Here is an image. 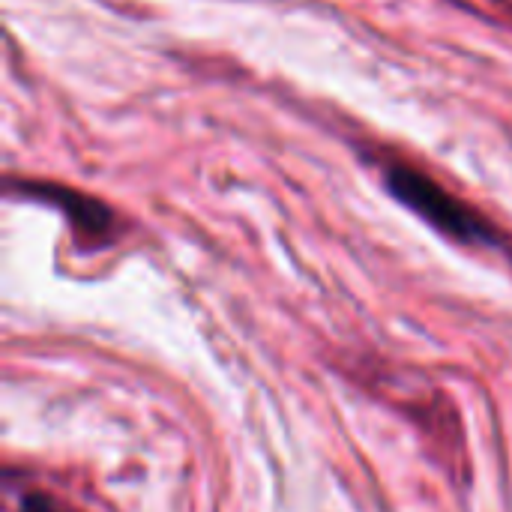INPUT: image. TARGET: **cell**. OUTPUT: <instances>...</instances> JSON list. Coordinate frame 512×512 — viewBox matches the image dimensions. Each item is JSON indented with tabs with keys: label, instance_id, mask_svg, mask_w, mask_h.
Segmentation results:
<instances>
[{
	"label": "cell",
	"instance_id": "1",
	"mask_svg": "<svg viewBox=\"0 0 512 512\" xmlns=\"http://www.w3.org/2000/svg\"><path fill=\"white\" fill-rule=\"evenodd\" d=\"M384 186L387 192L417 213L426 225L441 231L450 240L468 243V246H498L501 234L492 228L486 216H480L474 207H468L462 198L447 192L435 177L423 174L414 165H387L384 168Z\"/></svg>",
	"mask_w": 512,
	"mask_h": 512
},
{
	"label": "cell",
	"instance_id": "2",
	"mask_svg": "<svg viewBox=\"0 0 512 512\" xmlns=\"http://www.w3.org/2000/svg\"><path fill=\"white\" fill-rule=\"evenodd\" d=\"M21 192L63 210V216L72 222L78 240H87V243L99 246V243H105V240H111L117 234L114 210L105 201L93 198V195H84L78 189H66V186H57V183H21Z\"/></svg>",
	"mask_w": 512,
	"mask_h": 512
},
{
	"label": "cell",
	"instance_id": "3",
	"mask_svg": "<svg viewBox=\"0 0 512 512\" xmlns=\"http://www.w3.org/2000/svg\"><path fill=\"white\" fill-rule=\"evenodd\" d=\"M18 512H78V510H72V507H66V504H60V501H54L51 495L30 492V495H24V498H21Z\"/></svg>",
	"mask_w": 512,
	"mask_h": 512
}]
</instances>
